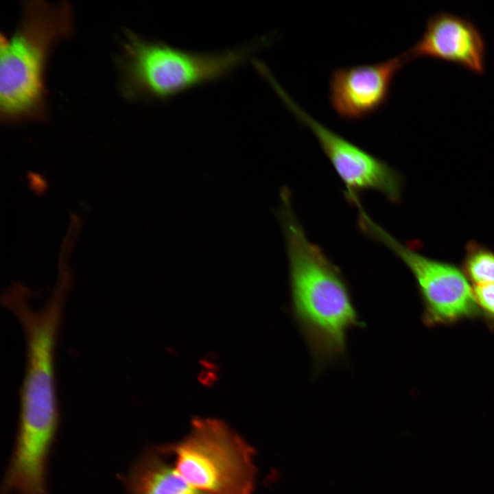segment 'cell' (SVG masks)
Returning <instances> with one entry per match:
<instances>
[{"mask_svg":"<svg viewBox=\"0 0 494 494\" xmlns=\"http://www.w3.org/2000/svg\"><path fill=\"white\" fill-rule=\"evenodd\" d=\"M409 62L403 53L379 62L336 68L329 82L331 106L349 121L374 114L386 104L396 75Z\"/></svg>","mask_w":494,"mask_h":494,"instance_id":"52a82bcc","label":"cell"},{"mask_svg":"<svg viewBox=\"0 0 494 494\" xmlns=\"http://www.w3.org/2000/svg\"><path fill=\"white\" fill-rule=\"evenodd\" d=\"M264 44L261 39L242 47L200 53L126 31L119 60L121 89L130 99H167L229 76Z\"/></svg>","mask_w":494,"mask_h":494,"instance_id":"3957f363","label":"cell"},{"mask_svg":"<svg viewBox=\"0 0 494 494\" xmlns=\"http://www.w3.org/2000/svg\"><path fill=\"white\" fill-rule=\"evenodd\" d=\"M167 450L176 472L202 493H252L254 451L220 420L194 419L187 438Z\"/></svg>","mask_w":494,"mask_h":494,"instance_id":"277c9868","label":"cell"},{"mask_svg":"<svg viewBox=\"0 0 494 494\" xmlns=\"http://www.w3.org/2000/svg\"><path fill=\"white\" fill-rule=\"evenodd\" d=\"M123 481L128 494H203L154 456L142 458Z\"/></svg>","mask_w":494,"mask_h":494,"instance_id":"9c48e42d","label":"cell"},{"mask_svg":"<svg viewBox=\"0 0 494 494\" xmlns=\"http://www.w3.org/2000/svg\"><path fill=\"white\" fill-rule=\"evenodd\" d=\"M19 404H24V405H39L40 404H28V403H19ZM58 404H52V405H58Z\"/></svg>","mask_w":494,"mask_h":494,"instance_id":"7c38bea8","label":"cell"},{"mask_svg":"<svg viewBox=\"0 0 494 494\" xmlns=\"http://www.w3.org/2000/svg\"><path fill=\"white\" fill-rule=\"evenodd\" d=\"M281 100L298 121L315 136L344 184L345 196L350 202L368 190L382 193L392 203L400 202L403 179L399 172L312 117L288 94L283 95Z\"/></svg>","mask_w":494,"mask_h":494,"instance_id":"8992f818","label":"cell"},{"mask_svg":"<svg viewBox=\"0 0 494 494\" xmlns=\"http://www.w3.org/2000/svg\"><path fill=\"white\" fill-rule=\"evenodd\" d=\"M278 215L289 262L292 314L318 370L344 357L348 331L364 324L341 271L307 237L286 187L281 191Z\"/></svg>","mask_w":494,"mask_h":494,"instance_id":"6da1fadb","label":"cell"},{"mask_svg":"<svg viewBox=\"0 0 494 494\" xmlns=\"http://www.w3.org/2000/svg\"><path fill=\"white\" fill-rule=\"evenodd\" d=\"M71 5L27 1L19 26L0 38V112L14 122L38 119L45 115V71L54 45L73 29Z\"/></svg>","mask_w":494,"mask_h":494,"instance_id":"7a4b0ae2","label":"cell"},{"mask_svg":"<svg viewBox=\"0 0 494 494\" xmlns=\"http://www.w3.org/2000/svg\"><path fill=\"white\" fill-rule=\"evenodd\" d=\"M486 45L477 27L468 19L446 12L430 17L420 39L405 51L409 61L422 57L454 63L482 75Z\"/></svg>","mask_w":494,"mask_h":494,"instance_id":"ba28073f","label":"cell"},{"mask_svg":"<svg viewBox=\"0 0 494 494\" xmlns=\"http://www.w3.org/2000/svg\"><path fill=\"white\" fill-rule=\"evenodd\" d=\"M473 290L480 315L494 331V284L474 285Z\"/></svg>","mask_w":494,"mask_h":494,"instance_id":"8fae6325","label":"cell"},{"mask_svg":"<svg viewBox=\"0 0 494 494\" xmlns=\"http://www.w3.org/2000/svg\"><path fill=\"white\" fill-rule=\"evenodd\" d=\"M473 285L494 284V252L475 241H469L460 268Z\"/></svg>","mask_w":494,"mask_h":494,"instance_id":"30bf717a","label":"cell"},{"mask_svg":"<svg viewBox=\"0 0 494 494\" xmlns=\"http://www.w3.org/2000/svg\"><path fill=\"white\" fill-rule=\"evenodd\" d=\"M357 210L362 231L388 248L413 274L423 306L424 325H451L480 316L473 287L461 269L419 253L373 221L363 207Z\"/></svg>","mask_w":494,"mask_h":494,"instance_id":"5b68a950","label":"cell"}]
</instances>
